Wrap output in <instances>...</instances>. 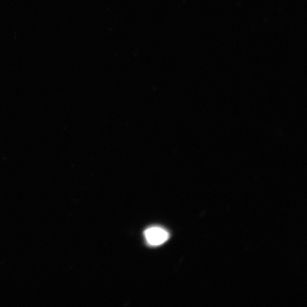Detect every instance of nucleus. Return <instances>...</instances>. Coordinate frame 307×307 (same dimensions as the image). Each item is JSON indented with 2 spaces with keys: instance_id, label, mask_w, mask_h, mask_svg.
Segmentation results:
<instances>
[{
  "instance_id": "1",
  "label": "nucleus",
  "mask_w": 307,
  "mask_h": 307,
  "mask_svg": "<svg viewBox=\"0 0 307 307\" xmlns=\"http://www.w3.org/2000/svg\"><path fill=\"white\" fill-rule=\"evenodd\" d=\"M146 240L151 246H157L164 244L169 240L170 234L160 226H152L144 232Z\"/></svg>"
}]
</instances>
